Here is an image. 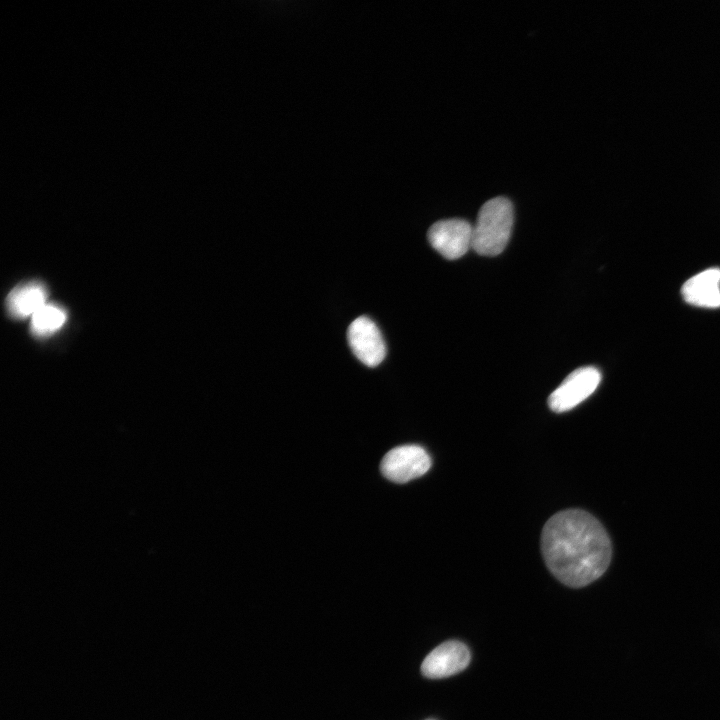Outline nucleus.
Segmentation results:
<instances>
[{"label":"nucleus","mask_w":720,"mask_h":720,"mask_svg":"<svg viewBox=\"0 0 720 720\" xmlns=\"http://www.w3.org/2000/svg\"><path fill=\"white\" fill-rule=\"evenodd\" d=\"M541 551L550 572L563 584L584 587L608 568L612 547L603 525L581 509L554 514L544 525Z\"/></svg>","instance_id":"nucleus-1"},{"label":"nucleus","mask_w":720,"mask_h":720,"mask_svg":"<svg viewBox=\"0 0 720 720\" xmlns=\"http://www.w3.org/2000/svg\"><path fill=\"white\" fill-rule=\"evenodd\" d=\"M513 221V205L508 198L498 196L486 201L473 226L472 249L483 256L499 255L510 239Z\"/></svg>","instance_id":"nucleus-2"},{"label":"nucleus","mask_w":720,"mask_h":720,"mask_svg":"<svg viewBox=\"0 0 720 720\" xmlns=\"http://www.w3.org/2000/svg\"><path fill=\"white\" fill-rule=\"evenodd\" d=\"M430 467L431 458L427 451L414 444L391 449L380 464L383 476L395 483H406L421 477Z\"/></svg>","instance_id":"nucleus-3"},{"label":"nucleus","mask_w":720,"mask_h":720,"mask_svg":"<svg viewBox=\"0 0 720 720\" xmlns=\"http://www.w3.org/2000/svg\"><path fill=\"white\" fill-rule=\"evenodd\" d=\"M601 381L600 371L592 366L580 367L571 372L548 397V406L555 413L576 407L587 399Z\"/></svg>","instance_id":"nucleus-4"},{"label":"nucleus","mask_w":720,"mask_h":720,"mask_svg":"<svg viewBox=\"0 0 720 720\" xmlns=\"http://www.w3.org/2000/svg\"><path fill=\"white\" fill-rule=\"evenodd\" d=\"M427 237L438 253L455 260L472 248L473 226L460 218L440 220L431 225Z\"/></svg>","instance_id":"nucleus-5"},{"label":"nucleus","mask_w":720,"mask_h":720,"mask_svg":"<svg viewBox=\"0 0 720 720\" xmlns=\"http://www.w3.org/2000/svg\"><path fill=\"white\" fill-rule=\"evenodd\" d=\"M347 341L355 357L368 367L378 366L386 356V344L375 322L367 316L354 319L347 329Z\"/></svg>","instance_id":"nucleus-6"},{"label":"nucleus","mask_w":720,"mask_h":720,"mask_svg":"<svg viewBox=\"0 0 720 720\" xmlns=\"http://www.w3.org/2000/svg\"><path fill=\"white\" fill-rule=\"evenodd\" d=\"M468 647L456 640L434 648L421 664L422 674L431 679L445 678L463 671L470 663Z\"/></svg>","instance_id":"nucleus-7"},{"label":"nucleus","mask_w":720,"mask_h":720,"mask_svg":"<svg viewBox=\"0 0 720 720\" xmlns=\"http://www.w3.org/2000/svg\"><path fill=\"white\" fill-rule=\"evenodd\" d=\"M684 300L698 307H720V268H709L688 279L681 290Z\"/></svg>","instance_id":"nucleus-8"},{"label":"nucleus","mask_w":720,"mask_h":720,"mask_svg":"<svg viewBox=\"0 0 720 720\" xmlns=\"http://www.w3.org/2000/svg\"><path fill=\"white\" fill-rule=\"evenodd\" d=\"M48 292L39 281H30L15 287L8 295V314L15 319L33 316L47 303Z\"/></svg>","instance_id":"nucleus-9"},{"label":"nucleus","mask_w":720,"mask_h":720,"mask_svg":"<svg viewBox=\"0 0 720 720\" xmlns=\"http://www.w3.org/2000/svg\"><path fill=\"white\" fill-rule=\"evenodd\" d=\"M66 318L67 314L63 307L46 303L31 317V332L37 337L49 336L63 326Z\"/></svg>","instance_id":"nucleus-10"}]
</instances>
